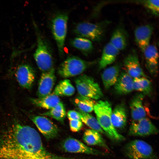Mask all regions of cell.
I'll return each mask as SVG.
<instances>
[{"label": "cell", "instance_id": "cell-26", "mask_svg": "<svg viewBox=\"0 0 159 159\" xmlns=\"http://www.w3.org/2000/svg\"><path fill=\"white\" fill-rule=\"evenodd\" d=\"M75 91V88L70 80L66 79L61 81L57 85L52 93L58 97L69 96L73 95Z\"/></svg>", "mask_w": 159, "mask_h": 159}, {"label": "cell", "instance_id": "cell-23", "mask_svg": "<svg viewBox=\"0 0 159 159\" xmlns=\"http://www.w3.org/2000/svg\"><path fill=\"white\" fill-rule=\"evenodd\" d=\"M29 99L34 105L49 110L54 108L61 102L59 97L53 93L42 98H30Z\"/></svg>", "mask_w": 159, "mask_h": 159}, {"label": "cell", "instance_id": "cell-13", "mask_svg": "<svg viewBox=\"0 0 159 159\" xmlns=\"http://www.w3.org/2000/svg\"><path fill=\"white\" fill-rule=\"evenodd\" d=\"M124 65L126 72L133 79L146 77L135 50H132L125 57Z\"/></svg>", "mask_w": 159, "mask_h": 159}, {"label": "cell", "instance_id": "cell-11", "mask_svg": "<svg viewBox=\"0 0 159 159\" xmlns=\"http://www.w3.org/2000/svg\"><path fill=\"white\" fill-rule=\"evenodd\" d=\"M61 146L63 150L68 153L97 155L106 154L105 153L87 146L80 140L72 138L69 137L65 139L63 141Z\"/></svg>", "mask_w": 159, "mask_h": 159}, {"label": "cell", "instance_id": "cell-10", "mask_svg": "<svg viewBox=\"0 0 159 159\" xmlns=\"http://www.w3.org/2000/svg\"><path fill=\"white\" fill-rule=\"evenodd\" d=\"M158 132L156 127L147 117L132 121L130 126L128 133L130 136L145 137L156 134Z\"/></svg>", "mask_w": 159, "mask_h": 159}, {"label": "cell", "instance_id": "cell-33", "mask_svg": "<svg viewBox=\"0 0 159 159\" xmlns=\"http://www.w3.org/2000/svg\"><path fill=\"white\" fill-rule=\"evenodd\" d=\"M67 116L69 120H81L79 113L74 110H69L67 112Z\"/></svg>", "mask_w": 159, "mask_h": 159}, {"label": "cell", "instance_id": "cell-24", "mask_svg": "<svg viewBox=\"0 0 159 159\" xmlns=\"http://www.w3.org/2000/svg\"><path fill=\"white\" fill-rule=\"evenodd\" d=\"M120 51L125 49L127 45L126 34L120 28L116 29L112 33L109 42Z\"/></svg>", "mask_w": 159, "mask_h": 159}, {"label": "cell", "instance_id": "cell-1", "mask_svg": "<svg viewBox=\"0 0 159 159\" xmlns=\"http://www.w3.org/2000/svg\"><path fill=\"white\" fill-rule=\"evenodd\" d=\"M0 159H69L48 151L38 132L14 121L0 130Z\"/></svg>", "mask_w": 159, "mask_h": 159}, {"label": "cell", "instance_id": "cell-15", "mask_svg": "<svg viewBox=\"0 0 159 159\" xmlns=\"http://www.w3.org/2000/svg\"><path fill=\"white\" fill-rule=\"evenodd\" d=\"M55 79L54 68L42 73L38 88L37 95L38 98H42L51 94Z\"/></svg>", "mask_w": 159, "mask_h": 159}, {"label": "cell", "instance_id": "cell-27", "mask_svg": "<svg viewBox=\"0 0 159 159\" xmlns=\"http://www.w3.org/2000/svg\"><path fill=\"white\" fill-rule=\"evenodd\" d=\"M51 117L61 123H63L66 113L65 109L62 103L60 102L53 108L48 111L40 114Z\"/></svg>", "mask_w": 159, "mask_h": 159}, {"label": "cell", "instance_id": "cell-25", "mask_svg": "<svg viewBox=\"0 0 159 159\" xmlns=\"http://www.w3.org/2000/svg\"><path fill=\"white\" fill-rule=\"evenodd\" d=\"M70 43L73 47L86 55L90 53L93 49L92 41L85 38L75 37L71 40Z\"/></svg>", "mask_w": 159, "mask_h": 159}, {"label": "cell", "instance_id": "cell-17", "mask_svg": "<svg viewBox=\"0 0 159 159\" xmlns=\"http://www.w3.org/2000/svg\"><path fill=\"white\" fill-rule=\"evenodd\" d=\"M144 95L137 94L132 99L130 103L131 117L133 121H136L147 117V112L143 103Z\"/></svg>", "mask_w": 159, "mask_h": 159}, {"label": "cell", "instance_id": "cell-3", "mask_svg": "<svg viewBox=\"0 0 159 159\" xmlns=\"http://www.w3.org/2000/svg\"><path fill=\"white\" fill-rule=\"evenodd\" d=\"M33 24L37 42L33 57L39 69L42 73L44 72L54 68L53 54L49 45L34 21Z\"/></svg>", "mask_w": 159, "mask_h": 159}, {"label": "cell", "instance_id": "cell-31", "mask_svg": "<svg viewBox=\"0 0 159 159\" xmlns=\"http://www.w3.org/2000/svg\"><path fill=\"white\" fill-rule=\"evenodd\" d=\"M139 1L138 3L142 4L152 14L158 16L159 0H146Z\"/></svg>", "mask_w": 159, "mask_h": 159}, {"label": "cell", "instance_id": "cell-19", "mask_svg": "<svg viewBox=\"0 0 159 159\" xmlns=\"http://www.w3.org/2000/svg\"><path fill=\"white\" fill-rule=\"evenodd\" d=\"M120 51L109 42L105 46L99 63L100 69H104L113 63Z\"/></svg>", "mask_w": 159, "mask_h": 159}, {"label": "cell", "instance_id": "cell-16", "mask_svg": "<svg viewBox=\"0 0 159 159\" xmlns=\"http://www.w3.org/2000/svg\"><path fill=\"white\" fill-rule=\"evenodd\" d=\"M146 66L149 72L155 75L158 72V54L156 47L150 44L144 52Z\"/></svg>", "mask_w": 159, "mask_h": 159}, {"label": "cell", "instance_id": "cell-8", "mask_svg": "<svg viewBox=\"0 0 159 159\" xmlns=\"http://www.w3.org/2000/svg\"><path fill=\"white\" fill-rule=\"evenodd\" d=\"M75 82L80 95L95 100H98L103 97L99 85L90 77L82 75L75 80Z\"/></svg>", "mask_w": 159, "mask_h": 159}, {"label": "cell", "instance_id": "cell-22", "mask_svg": "<svg viewBox=\"0 0 159 159\" xmlns=\"http://www.w3.org/2000/svg\"><path fill=\"white\" fill-rule=\"evenodd\" d=\"M111 120L116 129L124 128L126 124L127 115L125 107L120 104L117 105L112 111Z\"/></svg>", "mask_w": 159, "mask_h": 159}, {"label": "cell", "instance_id": "cell-6", "mask_svg": "<svg viewBox=\"0 0 159 159\" xmlns=\"http://www.w3.org/2000/svg\"><path fill=\"white\" fill-rule=\"evenodd\" d=\"M93 63L79 57L70 56L67 57L60 64L58 72L62 77L67 78L79 75Z\"/></svg>", "mask_w": 159, "mask_h": 159}, {"label": "cell", "instance_id": "cell-29", "mask_svg": "<svg viewBox=\"0 0 159 159\" xmlns=\"http://www.w3.org/2000/svg\"><path fill=\"white\" fill-rule=\"evenodd\" d=\"M79 112L80 114L81 120L82 122L91 129L96 130L101 133L105 134L96 118L89 113L85 112L80 110Z\"/></svg>", "mask_w": 159, "mask_h": 159}, {"label": "cell", "instance_id": "cell-21", "mask_svg": "<svg viewBox=\"0 0 159 159\" xmlns=\"http://www.w3.org/2000/svg\"><path fill=\"white\" fill-rule=\"evenodd\" d=\"M120 67L115 65L105 69L103 72L101 77L105 88L108 89L114 85L120 74Z\"/></svg>", "mask_w": 159, "mask_h": 159}, {"label": "cell", "instance_id": "cell-32", "mask_svg": "<svg viewBox=\"0 0 159 159\" xmlns=\"http://www.w3.org/2000/svg\"><path fill=\"white\" fill-rule=\"evenodd\" d=\"M69 125L71 131L76 132L81 129L83 126V123L81 120H69Z\"/></svg>", "mask_w": 159, "mask_h": 159}, {"label": "cell", "instance_id": "cell-12", "mask_svg": "<svg viewBox=\"0 0 159 159\" xmlns=\"http://www.w3.org/2000/svg\"><path fill=\"white\" fill-rule=\"evenodd\" d=\"M15 76L19 85L22 87L30 89L33 85L35 74L32 67L27 64H22L17 68Z\"/></svg>", "mask_w": 159, "mask_h": 159}, {"label": "cell", "instance_id": "cell-9", "mask_svg": "<svg viewBox=\"0 0 159 159\" xmlns=\"http://www.w3.org/2000/svg\"><path fill=\"white\" fill-rule=\"evenodd\" d=\"M29 118L35 125L39 131L47 139L57 137L59 130L53 122L46 117L27 113Z\"/></svg>", "mask_w": 159, "mask_h": 159}, {"label": "cell", "instance_id": "cell-20", "mask_svg": "<svg viewBox=\"0 0 159 159\" xmlns=\"http://www.w3.org/2000/svg\"><path fill=\"white\" fill-rule=\"evenodd\" d=\"M82 139L87 145L98 146L107 150H110L100 133L96 130L91 129H86Z\"/></svg>", "mask_w": 159, "mask_h": 159}, {"label": "cell", "instance_id": "cell-18", "mask_svg": "<svg viewBox=\"0 0 159 159\" xmlns=\"http://www.w3.org/2000/svg\"><path fill=\"white\" fill-rule=\"evenodd\" d=\"M133 78L126 72L120 74L114 85L116 92L119 95H124L132 92L133 90Z\"/></svg>", "mask_w": 159, "mask_h": 159}, {"label": "cell", "instance_id": "cell-2", "mask_svg": "<svg viewBox=\"0 0 159 159\" xmlns=\"http://www.w3.org/2000/svg\"><path fill=\"white\" fill-rule=\"evenodd\" d=\"M94 110L102 129L112 140L122 141L125 137L120 133L113 126L111 120L112 112L111 104L107 101L99 100L96 103Z\"/></svg>", "mask_w": 159, "mask_h": 159}, {"label": "cell", "instance_id": "cell-5", "mask_svg": "<svg viewBox=\"0 0 159 159\" xmlns=\"http://www.w3.org/2000/svg\"><path fill=\"white\" fill-rule=\"evenodd\" d=\"M109 22L104 21L97 23L82 22L75 26L73 32L78 37L90 40L100 42L102 40Z\"/></svg>", "mask_w": 159, "mask_h": 159}, {"label": "cell", "instance_id": "cell-14", "mask_svg": "<svg viewBox=\"0 0 159 159\" xmlns=\"http://www.w3.org/2000/svg\"><path fill=\"white\" fill-rule=\"evenodd\" d=\"M153 30V26L150 24L138 26L134 30L135 41L139 48L143 53L150 44Z\"/></svg>", "mask_w": 159, "mask_h": 159}, {"label": "cell", "instance_id": "cell-7", "mask_svg": "<svg viewBox=\"0 0 159 159\" xmlns=\"http://www.w3.org/2000/svg\"><path fill=\"white\" fill-rule=\"evenodd\" d=\"M125 153L130 159H155L151 146L143 140L136 139L127 143L124 148Z\"/></svg>", "mask_w": 159, "mask_h": 159}, {"label": "cell", "instance_id": "cell-4", "mask_svg": "<svg viewBox=\"0 0 159 159\" xmlns=\"http://www.w3.org/2000/svg\"><path fill=\"white\" fill-rule=\"evenodd\" d=\"M68 14L66 13H56L51 19V29L55 41L59 54L62 56L64 53V47L67 33Z\"/></svg>", "mask_w": 159, "mask_h": 159}, {"label": "cell", "instance_id": "cell-30", "mask_svg": "<svg viewBox=\"0 0 159 159\" xmlns=\"http://www.w3.org/2000/svg\"><path fill=\"white\" fill-rule=\"evenodd\" d=\"M75 102L79 110L87 113L94 110L96 103L93 99L80 95L77 98Z\"/></svg>", "mask_w": 159, "mask_h": 159}, {"label": "cell", "instance_id": "cell-28", "mask_svg": "<svg viewBox=\"0 0 159 159\" xmlns=\"http://www.w3.org/2000/svg\"><path fill=\"white\" fill-rule=\"evenodd\" d=\"M133 90L149 94L152 90V85L150 81L146 77H141L133 79Z\"/></svg>", "mask_w": 159, "mask_h": 159}]
</instances>
